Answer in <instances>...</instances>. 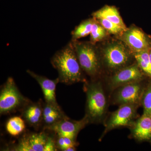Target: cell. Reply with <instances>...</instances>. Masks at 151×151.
<instances>
[{"mask_svg": "<svg viewBox=\"0 0 151 151\" xmlns=\"http://www.w3.org/2000/svg\"><path fill=\"white\" fill-rule=\"evenodd\" d=\"M89 124V120L85 116L79 121L71 120L66 116L44 129L53 132L57 136L67 137L76 140L79 132Z\"/></svg>", "mask_w": 151, "mask_h": 151, "instance_id": "9", "label": "cell"}, {"mask_svg": "<svg viewBox=\"0 0 151 151\" xmlns=\"http://www.w3.org/2000/svg\"><path fill=\"white\" fill-rule=\"evenodd\" d=\"M149 57H150V62L151 63V46L150 47V49L149 50Z\"/></svg>", "mask_w": 151, "mask_h": 151, "instance_id": "24", "label": "cell"}, {"mask_svg": "<svg viewBox=\"0 0 151 151\" xmlns=\"http://www.w3.org/2000/svg\"><path fill=\"white\" fill-rule=\"evenodd\" d=\"M86 94L85 116L89 123L97 124L105 119L108 110V103L103 83L94 79L84 83Z\"/></svg>", "mask_w": 151, "mask_h": 151, "instance_id": "2", "label": "cell"}, {"mask_svg": "<svg viewBox=\"0 0 151 151\" xmlns=\"http://www.w3.org/2000/svg\"><path fill=\"white\" fill-rule=\"evenodd\" d=\"M43 105L29 101L22 109V115L28 124L37 129L43 122Z\"/></svg>", "mask_w": 151, "mask_h": 151, "instance_id": "14", "label": "cell"}, {"mask_svg": "<svg viewBox=\"0 0 151 151\" xmlns=\"http://www.w3.org/2000/svg\"><path fill=\"white\" fill-rule=\"evenodd\" d=\"M25 127L24 120L19 116L12 117L9 119L6 126V131L13 137H16L22 134Z\"/></svg>", "mask_w": 151, "mask_h": 151, "instance_id": "17", "label": "cell"}, {"mask_svg": "<svg viewBox=\"0 0 151 151\" xmlns=\"http://www.w3.org/2000/svg\"><path fill=\"white\" fill-rule=\"evenodd\" d=\"M48 136L44 132L25 135L20 139L12 150L44 151Z\"/></svg>", "mask_w": 151, "mask_h": 151, "instance_id": "11", "label": "cell"}, {"mask_svg": "<svg viewBox=\"0 0 151 151\" xmlns=\"http://www.w3.org/2000/svg\"><path fill=\"white\" fill-rule=\"evenodd\" d=\"M123 42L108 43L100 52L102 65L112 73L130 65L133 53Z\"/></svg>", "mask_w": 151, "mask_h": 151, "instance_id": "4", "label": "cell"}, {"mask_svg": "<svg viewBox=\"0 0 151 151\" xmlns=\"http://www.w3.org/2000/svg\"><path fill=\"white\" fill-rule=\"evenodd\" d=\"M29 101L19 91L13 78L9 77L0 92V113L8 114L22 109Z\"/></svg>", "mask_w": 151, "mask_h": 151, "instance_id": "5", "label": "cell"}, {"mask_svg": "<svg viewBox=\"0 0 151 151\" xmlns=\"http://www.w3.org/2000/svg\"><path fill=\"white\" fill-rule=\"evenodd\" d=\"M51 63L58 72L60 83L70 85L87 81L71 41L56 52L51 58Z\"/></svg>", "mask_w": 151, "mask_h": 151, "instance_id": "1", "label": "cell"}, {"mask_svg": "<svg viewBox=\"0 0 151 151\" xmlns=\"http://www.w3.org/2000/svg\"><path fill=\"white\" fill-rule=\"evenodd\" d=\"M95 19L94 18L87 19L81 22L71 32L72 41L78 40L79 39L84 37L90 34L92 25Z\"/></svg>", "mask_w": 151, "mask_h": 151, "instance_id": "16", "label": "cell"}, {"mask_svg": "<svg viewBox=\"0 0 151 151\" xmlns=\"http://www.w3.org/2000/svg\"><path fill=\"white\" fill-rule=\"evenodd\" d=\"M120 39L133 54L150 49V38L139 28L132 26L127 28L121 35Z\"/></svg>", "mask_w": 151, "mask_h": 151, "instance_id": "10", "label": "cell"}, {"mask_svg": "<svg viewBox=\"0 0 151 151\" xmlns=\"http://www.w3.org/2000/svg\"><path fill=\"white\" fill-rule=\"evenodd\" d=\"M55 140L58 150L61 151H65L68 147H77L78 145L76 140L67 137L57 136Z\"/></svg>", "mask_w": 151, "mask_h": 151, "instance_id": "22", "label": "cell"}, {"mask_svg": "<svg viewBox=\"0 0 151 151\" xmlns=\"http://www.w3.org/2000/svg\"><path fill=\"white\" fill-rule=\"evenodd\" d=\"M96 19L103 26V27L107 31L108 33L115 35H121L124 31L126 30L123 28L106 19L101 18Z\"/></svg>", "mask_w": 151, "mask_h": 151, "instance_id": "21", "label": "cell"}, {"mask_svg": "<svg viewBox=\"0 0 151 151\" xmlns=\"http://www.w3.org/2000/svg\"><path fill=\"white\" fill-rule=\"evenodd\" d=\"M141 105L143 108V114L151 116V79L146 84L141 99Z\"/></svg>", "mask_w": 151, "mask_h": 151, "instance_id": "20", "label": "cell"}, {"mask_svg": "<svg viewBox=\"0 0 151 151\" xmlns=\"http://www.w3.org/2000/svg\"><path fill=\"white\" fill-rule=\"evenodd\" d=\"M139 106L138 104H124L120 105L117 110L110 113L104 121L105 129L99 140L111 130L122 127L129 128L139 117L137 110Z\"/></svg>", "mask_w": 151, "mask_h": 151, "instance_id": "6", "label": "cell"}, {"mask_svg": "<svg viewBox=\"0 0 151 151\" xmlns=\"http://www.w3.org/2000/svg\"><path fill=\"white\" fill-rule=\"evenodd\" d=\"M94 18L106 19L118 25L125 29L127 28L124 23L119 11L114 6L105 5L92 14Z\"/></svg>", "mask_w": 151, "mask_h": 151, "instance_id": "15", "label": "cell"}, {"mask_svg": "<svg viewBox=\"0 0 151 151\" xmlns=\"http://www.w3.org/2000/svg\"><path fill=\"white\" fill-rule=\"evenodd\" d=\"M57 150L56 140L52 137L49 136L44 151H57Z\"/></svg>", "mask_w": 151, "mask_h": 151, "instance_id": "23", "label": "cell"}, {"mask_svg": "<svg viewBox=\"0 0 151 151\" xmlns=\"http://www.w3.org/2000/svg\"><path fill=\"white\" fill-rule=\"evenodd\" d=\"M144 81H137L120 86L112 92L111 101L114 105L127 104L141 105V99L146 84Z\"/></svg>", "mask_w": 151, "mask_h": 151, "instance_id": "8", "label": "cell"}, {"mask_svg": "<svg viewBox=\"0 0 151 151\" xmlns=\"http://www.w3.org/2000/svg\"><path fill=\"white\" fill-rule=\"evenodd\" d=\"M145 74L137 63L123 68L112 73L107 80V87L111 92L120 86L126 84L143 81Z\"/></svg>", "mask_w": 151, "mask_h": 151, "instance_id": "7", "label": "cell"}, {"mask_svg": "<svg viewBox=\"0 0 151 151\" xmlns=\"http://www.w3.org/2000/svg\"><path fill=\"white\" fill-rule=\"evenodd\" d=\"M72 42L82 70L91 80L96 79L103 65L100 52L95 44L90 41Z\"/></svg>", "mask_w": 151, "mask_h": 151, "instance_id": "3", "label": "cell"}, {"mask_svg": "<svg viewBox=\"0 0 151 151\" xmlns=\"http://www.w3.org/2000/svg\"><path fill=\"white\" fill-rule=\"evenodd\" d=\"M108 33L107 31L95 19L90 33V42L91 43L95 44L97 42L103 40L106 37Z\"/></svg>", "mask_w": 151, "mask_h": 151, "instance_id": "19", "label": "cell"}, {"mask_svg": "<svg viewBox=\"0 0 151 151\" xmlns=\"http://www.w3.org/2000/svg\"><path fill=\"white\" fill-rule=\"evenodd\" d=\"M149 50L134 53L133 55L142 71L151 79V63L149 57Z\"/></svg>", "mask_w": 151, "mask_h": 151, "instance_id": "18", "label": "cell"}, {"mask_svg": "<svg viewBox=\"0 0 151 151\" xmlns=\"http://www.w3.org/2000/svg\"><path fill=\"white\" fill-rule=\"evenodd\" d=\"M130 136L139 142H151V116L143 114L129 127Z\"/></svg>", "mask_w": 151, "mask_h": 151, "instance_id": "13", "label": "cell"}, {"mask_svg": "<svg viewBox=\"0 0 151 151\" xmlns=\"http://www.w3.org/2000/svg\"><path fill=\"white\" fill-rule=\"evenodd\" d=\"M27 72L34 78L40 85L43 92L45 103L55 106H59L57 102L55 93L57 85L60 82L58 77L54 80H52L45 76L37 74L29 69L27 70Z\"/></svg>", "mask_w": 151, "mask_h": 151, "instance_id": "12", "label": "cell"}]
</instances>
